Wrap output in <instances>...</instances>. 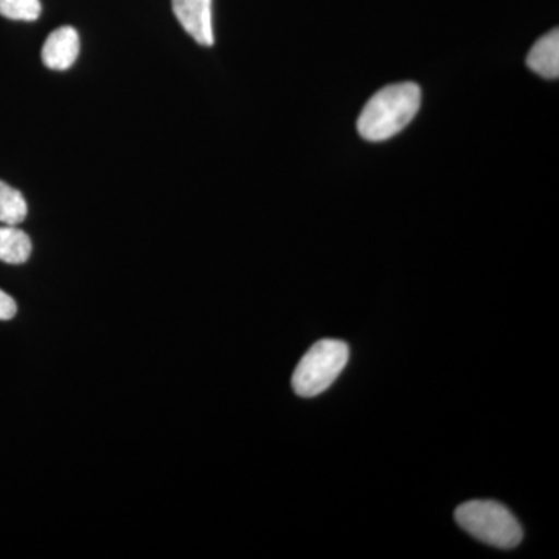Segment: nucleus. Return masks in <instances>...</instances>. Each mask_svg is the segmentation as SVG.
Returning a JSON list of instances; mask_svg holds the SVG:
<instances>
[{"label": "nucleus", "instance_id": "nucleus-1", "mask_svg": "<svg viewBox=\"0 0 559 559\" xmlns=\"http://www.w3.org/2000/svg\"><path fill=\"white\" fill-rule=\"evenodd\" d=\"M421 105V91L415 83L390 84L364 106L358 119L360 138L384 142L403 131L415 119Z\"/></svg>", "mask_w": 559, "mask_h": 559}, {"label": "nucleus", "instance_id": "nucleus-2", "mask_svg": "<svg viewBox=\"0 0 559 559\" xmlns=\"http://www.w3.org/2000/svg\"><path fill=\"white\" fill-rule=\"evenodd\" d=\"M455 521L471 536L498 549H514L524 536L514 514L495 500L462 503L455 510Z\"/></svg>", "mask_w": 559, "mask_h": 559}, {"label": "nucleus", "instance_id": "nucleus-3", "mask_svg": "<svg viewBox=\"0 0 559 559\" xmlns=\"http://www.w3.org/2000/svg\"><path fill=\"white\" fill-rule=\"evenodd\" d=\"M349 348L344 341L322 340L301 358L293 374L294 392L304 399L320 395L337 380L347 366Z\"/></svg>", "mask_w": 559, "mask_h": 559}, {"label": "nucleus", "instance_id": "nucleus-4", "mask_svg": "<svg viewBox=\"0 0 559 559\" xmlns=\"http://www.w3.org/2000/svg\"><path fill=\"white\" fill-rule=\"evenodd\" d=\"M176 20L183 31L201 46L215 43L213 36L212 0H171Z\"/></svg>", "mask_w": 559, "mask_h": 559}, {"label": "nucleus", "instance_id": "nucleus-5", "mask_svg": "<svg viewBox=\"0 0 559 559\" xmlns=\"http://www.w3.org/2000/svg\"><path fill=\"white\" fill-rule=\"evenodd\" d=\"M80 53V36L75 28L64 25L51 32L49 38L44 43V64L51 70H66L73 66Z\"/></svg>", "mask_w": 559, "mask_h": 559}, {"label": "nucleus", "instance_id": "nucleus-6", "mask_svg": "<svg viewBox=\"0 0 559 559\" xmlns=\"http://www.w3.org/2000/svg\"><path fill=\"white\" fill-rule=\"evenodd\" d=\"M530 70L547 80L559 76V32L558 28L536 40L527 57Z\"/></svg>", "mask_w": 559, "mask_h": 559}, {"label": "nucleus", "instance_id": "nucleus-7", "mask_svg": "<svg viewBox=\"0 0 559 559\" xmlns=\"http://www.w3.org/2000/svg\"><path fill=\"white\" fill-rule=\"evenodd\" d=\"M32 255V241L16 226L0 227V261L9 264L25 263Z\"/></svg>", "mask_w": 559, "mask_h": 559}, {"label": "nucleus", "instance_id": "nucleus-8", "mask_svg": "<svg viewBox=\"0 0 559 559\" xmlns=\"http://www.w3.org/2000/svg\"><path fill=\"white\" fill-rule=\"evenodd\" d=\"M27 202L20 190L0 180V223L17 226L27 218Z\"/></svg>", "mask_w": 559, "mask_h": 559}, {"label": "nucleus", "instance_id": "nucleus-9", "mask_svg": "<svg viewBox=\"0 0 559 559\" xmlns=\"http://www.w3.org/2000/svg\"><path fill=\"white\" fill-rule=\"evenodd\" d=\"M40 11V0H0V14L7 20L36 21Z\"/></svg>", "mask_w": 559, "mask_h": 559}, {"label": "nucleus", "instance_id": "nucleus-10", "mask_svg": "<svg viewBox=\"0 0 559 559\" xmlns=\"http://www.w3.org/2000/svg\"><path fill=\"white\" fill-rule=\"evenodd\" d=\"M17 305L16 301L11 299L9 294L0 289V320H10L16 316Z\"/></svg>", "mask_w": 559, "mask_h": 559}]
</instances>
